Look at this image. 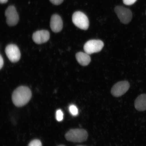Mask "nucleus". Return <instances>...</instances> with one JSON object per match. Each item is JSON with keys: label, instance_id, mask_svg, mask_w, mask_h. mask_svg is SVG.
<instances>
[{"label": "nucleus", "instance_id": "f257e3e1", "mask_svg": "<svg viewBox=\"0 0 146 146\" xmlns=\"http://www.w3.org/2000/svg\"><path fill=\"white\" fill-rule=\"evenodd\" d=\"M32 96L31 91L28 87L20 86L16 89L13 93L12 101L16 107H23L28 103Z\"/></svg>", "mask_w": 146, "mask_h": 146}, {"label": "nucleus", "instance_id": "f03ea898", "mask_svg": "<svg viewBox=\"0 0 146 146\" xmlns=\"http://www.w3.org/2000/svg\"><path fill=\"white\" fill-rule=\"evenodd\" d=\"M88 134L83 129H72L65 135V137L68 141L74 142H82L87 139Z\"/></svg>", "mask_w": 146, "mask_h": 146}, {"label": "nucleus", "instance_id": "7ed1b4c3", "mask_svg": "<svg viewBox=\"0 0 146 146\" xmlns=\"http://www.w3.org/2000/svg\"><path fill=\"white\" fill-rule=\"evenodd\" d=\"M72 21L76 27L83 30H87L89 26L88 18L85 14L80 11L74 13L73 14Z\"/></svg>", "mask_w": 146, "mask_h": 146}, {"label": "nucleus", "instance_id": "20e7f679", "mask_svg": "<svg viewBox=\"0 0 146 146\" xmlns=\"http://www.w3.org/2000/svg\"><path fill=\"white\" fill-rule=\"evenodd\" d=\"M104 46L103 42L99 40H91L86 43L84 46L85 52L89 54L101 51Z\"/></svg>", "mask_w": 146, "mask_h": 146}, {"label": "nucleus", "instance_id": "39448f33", "mask_svg": "<svg viewBox=\"0 0 146 146\" xmlns=\"http://www.w3.org/2000/svg\"><path fill=\"white\" fill-rule=\"evenodd\" d=\"M114 11L122 23L127 24L132 20V13L129 9L123 7L117 6L115 8Z\"/></svg>", "mask_w": 146, "mask_h": 146}, {"label": "nucleus", "instance_id": "423d86ee", "mask_svg": "<svg viewBox=\"0 0 146 146\" xmlns=\"http://www.w3.org/2000/svg\"><path fill=\"white\" fill-rule=\"evenodd\" d=\"M5 15L7 18L6 22L9 26H13L17 24L19 17L15 7L10 5L5 11Z\"/></svg>", "mask_w": 146, "mask_h": 146}, {"label": "nucleus", "instance_id": "0eeeda50", "mask_svg": "<svg viewBox=\"0 0 146 146\" xmlns=\"http://www.w3.org/2000/svg\"><path fill=\"white\" fill-rule=\"evenodd\" d=\"M130 85L127 81H124L118 82L115 84L111 89L112 95L116 97L121 96L128 90Z\"/></svg>", "mask_w": 146, "mask_h": 146}, {"label": "nucleus", "instance_id": "6e6552de", "mask_svg": "<svg viewBox=\"0 0 146 146\" xmlns=\"http://www.w3.org/2000/svg\"><path fill=\"white\" fill-rule=\"evenodd\" d=\"M5 52L7 57L12 62L15 63L19 61L21 58V53L17 45L9 44L5 49Z\"/></svg>", "mask_w": 146, "mask_h": 146}, {"label": "nucleus", "instance_id": "1a4fd4ad", "mask_svg": "<svg viewBox=\"0 0 146 146\" xmlns=\"http://www.w3.org/2000/svg\"><path fill=\"white\" fill-rule=\"evenodd\" d=\"M50 38V33L48 31L42 30L37 31L33 35L32 39L35 42L41 44L46 42Z\"/></svg>", "mask_w": 146, "mask_h": 146}, {"label": "nucleus", "instance_id": "9d476101", "mask_svg": "<svg viewBox=\"0 0 146 146\" xmlns=\"http://www.w3.org/2000/svg\"><path fill=\"white\" fill-rule=\"evenodd\" d=\"M63 27V21L61 17L57 14L53 15L50 21L51 30L54 33L59 32L62 29Z\"/></svg>", "mask_w": 146, "mask_h": 146}, {"label": "nucleus", "instance_id": "9b49d317", "mask_svg": "<svg viewBox=\"0 0 146 146\" xmlns=\"http://www.w3.org/2000/svg\"><path fill=\"white\" fill-rule=\"evenodd\" d=\"M135 108L137 110L143 111L146 110V94L140 95L135 101Z\"/></svg>", "mask_w": 146, "mask_h": 146}, {"label": "nucleus", "instance_id": "f8f14e48", "mask_svg": "<svg viewBox=\"0 0 146 146\" xmlns=\"http://www.w3.org/2000/svg\"><path fill=\"white\" fill-rule=\"evenodd\" d=\"M76 56L78 63L83 66L88 65L91 61V58L89 54L85 52H78L76 54Z\"/></svg>", "mask_w": 146, "mask_h": 146}, {"label": "nucleus", "instance_id": "ddd939ff", "mask_svg": "<svg viewBox=\"0 0 146 146\" xmlns=\"http://www.w3.org/2000/svg\"><path fill=\"white\" fill-rule=\"evenodd\" d=\"M69 111L73 116H76L78 114V110L77 107L74 105H71L69 107Z\"/></svg>", "mask_w": 146, "mask_h": 146}, {"label": "nucleus", "instance_id": "4468645a", "mask_svg": "<svg viewBox=\"0 0 146 146\" xmlns=\"http://www.w3.org/2000/svg\"><path fill=\"white\" fill-rule=\"evenodd\" d=\"M63 118V113L61 110H58L56 112V119L58 121H61Z\"/></svg>", "mask_w": 146, "mask_h": 146}, {"label": "nucleus", "instance_id": "2eb2a0df", "mask_svg": "<svg viewBox=\"0 0 146 146\" xmlns=\"http://www.w3.org/2000/svg\"><path fill=\"white\" fill-rule=\"evenodd\" d=\"M28 146H42V144L40 140L35 139L30 142Z\"/></svg>", "mask_w": 146, "mask_h": 146}, {"label": "nucleus", "instance_id": "dca6fc26", "mask_svg": "<svg viewBox=\"0 0 146 146\" xmlns=\"http://www.w3.org/2000/svg\"><path fill=\"white\" fill-rule=\"evenodd\" d=\"M137 0H123V3L125 5H131L136 2Z\"/></svg>", "mask_w": 146, "mask_h": 146}, {"label": "nucleus", "instance_id": "f3484780", "mask_svg": "<svg viewBox=\"0 0 146 146\" xmlns=\"http://www.w3.org/2000/svg\"><path fill=\"white\" fill-rule=\"evenodd\" d=\"M50 1L53 4L59 5L63 2L64 0H50Z\"/></svg>", "mask_w": 146, "mask_h": 146}, {"label": "nucleus", "instance_id": "a211bd4d", "mask_svg": "<svg viewBox=\"0 0 146 146\" xmlns=\"http://www.w3.org/2000/svg\"><path fill=\"white\" fill-rule=\"evenodd\" d=\"M3 60L2 56L0 54V69L2 68L3 65Z\"/></svg>", "mask_w": 146, "mask_h": 146}, {"label": "nucleus", "instance_id": "6ab92c4d", "mask_svg": "<svg viewBox=\"0 0 146 146\" xmlns=\"http://www.w3.org/2000/svg\"><path fill=\"white\" fill-rule=\"evenodd\" d=\"M8 0H0V3L2 4L6 3L8 2Z\"/></svg>", "mask_w": 146, "mask_h": 146}, {"label": "nucleus", "instance_id": "aec40b11", "mask_svg": "<svg viewBox=\"0 0 146 146\" xmlns=\"http://www.w3.org/2000/svg\"><path fill=\"white\" fill-rule=\"evenodd\" d=\"M65 146V145H59V146Z\"/></svg>", "mask_w": 146, "mask_h": 146}, {"label": "nucleus", "instance_id": "412c9836", "mask_svg": "<svg viewBox=\"0 0 146 146\" xmlns=\"http://www.w3.org/2000/svg\"></svg>", "mask_w": 146, "mask_h": 146}]
</instances>
